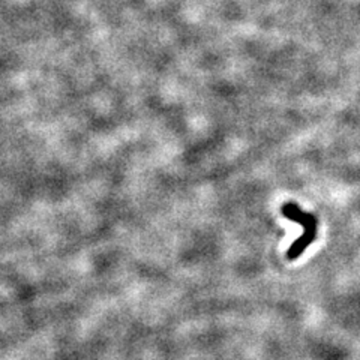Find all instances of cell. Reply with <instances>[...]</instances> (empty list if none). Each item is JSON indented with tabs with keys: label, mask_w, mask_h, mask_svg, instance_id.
<instances>
[{
	"label": "cell",
	"mask_w": 360,
	"mask_h": 360,
	"mask_svg": "<svg viewBox=\"0 0 360 360\" xmlns=\"http://www.w3.org/2000/svg\"><path fill=\"white\" fill-rule=\"evenodd\" d=\"M283 212L285 218L295 221L297 224H302L305 227V233H303L302 238H299L295 243L291 245L290 250L287 251V258L288 260H296L297 257H300L303 254V251L314 242L315 239V233H317V229H315V219L309 213H303L297 206L292 205H285L283 207Z\"/></svg>",
	"instance_id": "obj_1"
}]
</instances>
